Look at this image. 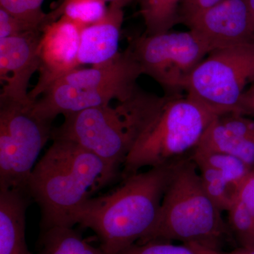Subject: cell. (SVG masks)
I'll use <instances>...</instances> for the list:
<instances>
[{"mask_svg":"<svg viewBox=\"0 0 254 254\" xmlns=\"http://www.w3.org/2000/svg\"><path fill=\"white\" fill-rule=\"evenodd\" d=\"M195 148L232 155L254 168V118L235 113L217 117Z\"/></svg>","mask_w":254,"mask_h":254,"instance_id":"cell-14","label":"cell"},{"mask_svg":"<svg viewBox=\"0 0 254 254\" xmlns=\"http://www.w3.org/2000/svg\"><path fill=\"white\" fill-rule=\"evenodd\" d=\"M119 254H198L187 245H174L172 242L152 241L134 244Z\"/></svg>","mask_w":254,"mask_h":254,"instance_id":"cell-22","label":"cell"},{"mask_svg":"<svg viewBox=\"0 0 254 254\" xmlns=\"http://www.w3.org/2000/svg\"><path fill=\"white\" fill-rule=\"evenodd\" d=\"M227 213V224L232 237L242 248H254V214L235 200Z\"/></svg>","mask_w":254,"mask_h":254,"instance_id":"cell-20","label":"cell"},{"mask_svg":"<svg viewBox=\"0 0 254 254\" xmlns=\"http://www.w3.org/2000/svg\"><path fill=\"white\" fill-rule=\"evenodd\" d=\"M124 19L123 8L110 4L99 21L85 26L81 33L78 63L99 66L120 54L119 42Z\"/></svg>","mask_w":254,"mask_h":254,"instance_id":"cell-15","label":"cell"},{"mask_svg":"<svg viewBox=\"0 0 254 254\" xmlns=\"http://www.w3.org/2000/svg\"><path fill=\"white\" fill-rule=\"evenodd\" d=\"M107 9L103 0H64L56 9L48 14V23L65 16L86 26L99 21Z\"/></svg>","mask_w":254,"mask_h":254,"instance_id":"cell-19","label":"cell"},{"mask_svg":"<svg viewBox=\"0 0 254 254\" xmlns=\"http://www.w3.org/2000/svg\"><path fill=\"white\" fill-rule=\"evenodd\" d=\"M34 31H42L0 7V39Z\"/></svg>","mask_w":254,"mask_h":254,"instance_id":"cell-23","label":"cell"},{"mask_svg":"<svg viewBox=\"0 0 254 254\" xmlns=\"http://www.w3.org/2000/svg\"><path fill=\"white\" fill-rule=\"evenodd\" d=\"M182 23L211 50L254 41V23L247 0H222Z\"/></svg>","mask_w":254,"mask_h":254,"instance_id":"cell-11","label":"cell"},{"mask_svg":"<svg viewBox=\"0 0 254 254\" xmlns=\"http://www.w3.org/2000/svg\"><path fill=\"white\" fill-rule=\"evenodd\" d=\"M168 99V95L160 96L138 86L115 105L65 115L64 123L53 130L51 139L75 142L120 170Z\"/></svg>","mask_w":254,"mask_h":254,"instance_id":"cell-3","label":"cell"},{"mask_svg":"<svg viewBox=\"0 0 254 254\" xmlns=\"http://www.w3.org/2000/svg\"><path fill=\"white\" fill-rule=\"evenodd\" d=\"M182 0H138L139 14L144 21L145 34L155 35L171 31L180 23Z\"/></svg>","mask_w":254,"mask_h":254,"instance_id":"cell-18","label":"cell"},{"mask_svg":"<svg viewBox=\"0 0 254 254\" xmlns=\"http://www.w3.org/2000/svg\"><path fill=\"white\" fill-rule=\"evenodd\" d=\"M31 196L0 189V254H32L26 241V213Z\"/></svg>","mask_w":254,"mask_h":254,"instance_id":"cell-16","label":"cell"},{"mask_svg":"<svg viewBox=\"0 0 254 254\" xmlns=\"http://www.w3.org/2000/svg\"><path fill=\"white\" fill-rule=\"evenodd\" d=\"M190 158L198 168L205 190L221 211L227 212L254 168L240 159L195 148Z\"/></svg>","mask_w":254,"mask_h":254,"instance_id":"cell-13","label":"cell"},{"mask_svg":"<svg viewBox=\"0 0 254 254\" xmlns=\"http://www.w3.org/2000/svg\"><path fill=\"white\" fill-rule=\"evenodd\" d=\"M218 117L187 94L168 95L161 111L136 142L123 165V179L143 168L165 166L193 151Z\"/></svg>","mask_w":254,"mask_h":254,"instance_id":"cell-6","label":"cell"},{"mask_svg":"<svg viewBox=\"0 0 254 254\" xmlns=\"http://www.w3.org/2000/svg\"><path fill=\"white\" fill-rule=\"evenodd\" d=\"M84 27L62 16L43 28L39 48V78L29 92L33 103L55 81L80 68L78 53L81 31Z\"/></svg>","mask_w":254,"mask_h":254,"instance_id":"cell-10","label":"cell"},{"mask_svg":"<svg viewBox=\"0 0 254 254\" xmlns=\"http://www.w3.org/2000/svg\"><path fill=\"white\" fill-rule=\"evenodd\" d=\"M32 105L0 99V189L28 193L32 171L52 138L53 123L38 118Z\"/></svg>","mask_w":254,"mask_h":254,"instance_id":"cell-8","label":"cell"},{"mask_svg":"<svg viewBox=\"0 0 254 254\" xmlns=\"http://www.w3.org/2000/svg\"><path fill=\"white\" fill-rule=\"evenodd\" d=\"M103 1H105V2L110 1V4L118 5V6L124 9V7L127 6V5L131 4L133 0H103Z\"/></svg>","mask_w":254,"mask_h":254,"instance_id":"cell-27","label":"cell"},{"mask_svg":"<svg viewBox=\"0 0 254 254\" xmlns=\"http://www.w3.org/2000/svg\"><path fill=\"white\" fill-rule=\"evenodd\" d=\"M36 254H106L83 238L73 227L55 226L42 230Z\"/></svg>","mask_w":254,"mask_h":254,"instance_id":"cell-17","label":"cell"},{"mask_svg":"<svg viewBox=\"0 0 254 254\" xmlns=\"http://www.w3.org/2000/svg\"><path fill=\"white\" fill-rule=\"evenodd\" d=\"M191 247L198 254H254V249L242 248L239 247L236 250L230 252H222V250H213L204 248L196 245H187Z\"/></svg>","mask_w":254,"mask_h":254,"instance_id":"cell-26","label":"cell"},{"mask_svg":"<svg viewBox=\"0 0 254 254\" xmlns=\"http://www.w3.org/2000/svg\"><path fill=\"white\" fill-rule=\"evenodd\" d=\"M248 3L249 9H250L251 15L254 23V0H247Z\"/></svg>","mask_w":254,"mask_h":254,"instance_id":"cell-28","label":"cell"},{"mask_svg":"<svg viewBox=\"0 0 254 254\" xmlns=\"http://www.w3.org/2000/svg\"><path fill=\"white\" fill-rule=\"evenodd\" d=\"M44 0H0V7L43 31L48 24V14L43 12Z\"/></svg>","mask_w":254,"mask_h":254,"instance_id":"cell-21","label":"cell"},{"mask_svg":"<svg viewBox=\"0 0 254 254\" xmlns=\"http://www.w3.org/2000/svg\"><path fill=\"white\" fill-rule=\"evenodd\" d=\"M129 46L143 74L154 79L166 95L181 94L190 75L211 51L208 43L190 30L145 33Z\"/></svg>","mask_w":254,"mask_h":254,"instance_id":"cell-9","label":"cell"},{"mask_svg":"<svg viewBox=\"0 0 254 254\" xmlns=\"http://www.w3.org/2000/svg\"><path fill=\"white\" fill-rule=\"evenodd\" d=\"M254 82V41L214 49L190 75L187 95L218 116L235 113Z\"/></svg>","mask_w":254,"mask_h":254,"instance_id":"cell-7","label":"cell"},{"mask_svg":"<svg viewBox=\"0 0 254 254\" xmlns=\"http://www.w3.org/2000/svg\"><path fill=\"white\" fill-rule=\"evenodd\" d=\"M42 31L0 39V99L33 103L28 92L32 76L40 66Z\"/></svg>","mask_w":254,"mask_h":254,"instance_id":"cell-12","label":"cell"},{"mask_svg":"<svg viewBox=\"0 0 254 254\" xmlns=\"http://www.w3.org/2000/svg\"><path fill=\"white\" fill-rule=\"evenodd\" d=\"M222 0H182L180 6V23L193 15L212 7Z\"/></svg>","mask_w":254,"mask_h":254,"instance_id":"cell-24","label":"cell"},{"mask_svg":"<svg viewBox=\"0 0 254 254\" xmlns=\"http://www.w3.org/2000/svg\"><path fill=\"white\" fill-rule=\"evenodd\" d=\"M53 141L28 181V193L41 210V230L73 227L75 213L120 174L119 169L75 142Z\"/></svg>","mask_w":254,"mask_h":254,"instance_id":"cell-1","label":"cell"},{"mask_svg":"<svg viewBox=\"0 0 254 254\" xmlns=\"http://www.w3.org/2000/svg\"><path fill=\"white\" fill-rule=\"evenodd\" d=\"M141 75L129 46L110 63L76 68L60 78L34 101L32 110L38 118L53 123L60 115L123 101L136 91Z\"/></svg>","mask_w":254,"mask_h":254,"instance_id":"cell-5","label":"cell"},{"mask_svg":"<svg viewBox=\"0 0 254 254\" xmlns=\"http://www.w3.org/2000/svg\"><path fill=\"white\" fill-rule=\"evenodd\" d=\"M222 211L205 190L198 168L190 158L177 163L157 218L137 244L180 242L213 250L232 238Z\"/></svg>","mask_w":254,"mask_h":254,"instance_id":"cell-4","label":"cell"},{"mask_svg":"<svg viewBox=\"0 0 254 254\" xmlns=\"http://www.w3.org/2000/svg\"><path fill=\"white\" fill-rule=\"evenodd\" d=\"M179 161L130 175L112 193L90 198L73 215L72 226L93 230L105 254L121 253L153 226Z\"/></svg>","mask_w":254,"mask_h":254,"instance_id":"cell-2","label":"cell"},{"mask_svg":"<svg viewBox=\"0 0 254 254\" xmlns=\"http://www.w3.org/2000/svg\"><path fill=\"white\" fill-rule=\"evenodd\" d=\"M235 114L254 118V82L244 92Z\"/></svg>","mask_w":254,"mask_h":254,"instance_id":"cell-25","label":"cell"}]
</instances>
